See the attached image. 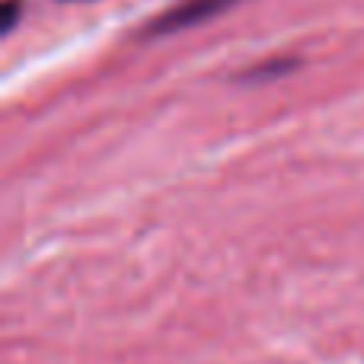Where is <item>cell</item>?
<instances>
[{
  "mask_svg": "<svg viewBox=\"0 0 364 364\" xmlns=\"http://www.w3.org/2000/svg\"><path fill=\"white\" fill-rule=\"evenodd\" d=\"M230 0H188V4L170 10L164 19L157 23V32H170V29H179V26H188V23H198V19L211 16V13L224 10Z\"/></svg>",
  "mask_w": 364,
  "mask_h": 364,
  "instance_id": "obj_1",
  "label": "cell"
},
{
  "mask_svg": "<svg viewBox=\"0 0 364 364\" xmlns=\"http://www.w3.org/2000/svg\"><path fill=\"white\" fill-rule=\"evenodd\" d=\"M16 0H6V4H4V32L6 29H13V23H16Z\"/></svg>",
  "mask_w": 364,
  "mask_h": 364,
  "instance_id": "obj_2",
  "label": "cell"
}]
</instances>
